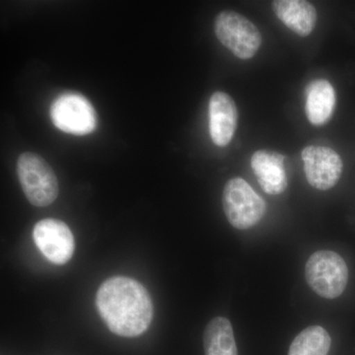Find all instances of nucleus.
I'll return each instance as SVG.
<instances>
[{"instance_id":"1","label":"nucleus","mask_w":355,"mask_h":355,"mask_svg":"<svg viewBox=\"0 0 355 355\" xmlns=\"http://www.w3.org/2000/svg\"><path fill=\"white\" fill-rule=\"evenodd\" d=\"M96 305L103 321L116 335L135 338L144 334L153 321L150 295L139 282L114 277L98 289Z\"/></svg>"},{"instance_id":"2","label":"nucleus","mask_w":355,"mask_h":355,"mask_svg":"<svg viewBox=\"0 0 355 355\" xmlns=\"http://www.w3.org/2000/svg\"><path fill=\"white\" fill-rule=\"evenodd\" d=\"M17 175L26 198L34 207H48L57 200V176L48 162L38 154H21L17 161Z\"/></svg>"},{"instance_id":"3","label":"nucleus","mask_w":355,"mask_h":355,"mask_svg":"<svg viewBox=\"0 0 355 355\" xmlns=\"http://www.w3.org/2000/svg\"><path fill=\"white\" fill-rule=\"evenodd\" d=\"M222 205L229 223L239 230L254 227L266 212L265 200L242 178H233L226 183Z\"/></svg>"},{"instance_id":"4","label":"nucleus","mask_w":355,"mask_h":355,"mask_svg":"<svg viewBox=\"0 0 355 355\" xmlns=\"http://www.w3.org/2000/svg\"><path fill=\"white\" fill-rule=\"evenodd\" d=\"M305 277L313 291L327 299L342 295L349 280V268L336 252L318 251L306 263Z\"/></svg>"},{"instance_id":"5","label":"nucleus","mask_w":355,"mask_h":355,"mask_svg":"<svg viewBox=\"0 0 355 355\" xmlns=\"http://www.w3.org/2000/svg\"><path fill=\"white\" fill-rule=\"evenodd\" d=\"M214 32L220 43L240 60L254 57L261 44L258 28L234 11H222L217 15Z\"/></svg>"},{"instance_id":"6","label":"nucleus","mask_w":355,"mask_h":355,"mask_svg":"<svg viewBox=\"0 0 355 355\" xmlns=\"http://www.w3.org/2000/svg\"><path fill=\"white\" fill-rule=\"evenodd\" d=\"M51 119L62 132L86 135L97 128V114L92 104L78 93L58 96L51 106Z\"/></svg>"},{"instance_id":"7","label":"nucleus","mask_w":355,"mask_h":355,"mask_svg":"<svg viewBox=\"0 0 355 355\" xmlns=\"http://www.w3.org/2000/svg\"><path fill=\"white\" fill-rule=\"evenodd\" d=\"M33 237L42 254L55 265H64L73 256V234L64 222L43 219L35 225Z\"/></svg>"},{"instance_id":"8","label":"nucleus","mask_w":355,"mask_h":355,"mask_svg":"<svg viewBox=\"0 0 355 355\" xmlns=\"http://www.w3.org/2000/svg\"><path fill=\"white\" fill-rule=\"evenodd\" d=\"M308 183L320 191L335 187L343 173L340 156L329 147L307 146L301 153Z\"/></svg>"},{"instance_id":"9","label":"nucleus","mask_w":355,"mask_h":355,"mask_svg":"<svg viewBox=\"0 0 355 355\" xmlns=\"http://www.w3.org/2000/svg\"><path fill=\"white\" fill-rule=\"evenodd\" d=\"M209 133L217 146H226L232 140L237 128L238 111L234 100L226 93L217 91L209 104Z\"/></svg>"},{"instance_id":"10","label":"nucleus","mask_w":355,"mask_h":355,"mask_svg":"<svg viewBox=\"0 0 355 355\" xmlns=\"http://www.w3.org/2000/svg\"><path fill=\"white\" fill-rule=\"evenodd\" d=\"M284 160L282 154L270 150H258L252 156V169L261 190L268 195H280L286 190L288 181Z\"/></svg>"},{"instance_id":"11","label":"nucleus","mask_w":355,"mask_h":355,"mask_svg":"<svg viewBox=\"0 0 355 355\" xmlns=\"http://www.w3.org/2000/svg\"><path fill=\"white\" fill-rule=\"evenodd\" d=\"M275 15L287 28L301 37L309 36L317 23V11L304 0H275L272 2Z\"/></svg>"},{"instance_id":"12","label":"nucleus","mask_w":355,"mask_h":355,"mask_svg":"<svg viewBox=\"0 0 355 355\" xmlns=\"http://www.w3.org/2000/svg\"><path fill=\"white\" fill-rule=\"evenodd\" d=\"M305 94L306 116L310 123L316 127L328 123L336 106V92L331 84L318 79L308 84Z\"/></svg>"},{"instance_id":"13","label":"nucleus","mask_w":355,"mask_h":355,"mask_svg":"<svg viewBox=\"0 0 355 355\" xmlns=\"http://www.w3.org/2000/svg\"><path fill=\"white\" fill-rule=\"evenodd\" d=\"M203 347L205 355H238L232 324L228 319L217 317L207 324Z\"/></svg>"},{"instance_id":"14","label":"nucleus","mask_w":355,"mask_h":355,"mask_svg":"<svg viewBox=\"0 0 355 355\" xmlns=\"http://www.w3.org/2000/svg\"><path fill=\"white\" fill-rule=\"evenodd\" d=\"M331 343V336L324 328L309 327L294 338L288 355H328Z\"/></svg>"}]
</instances>
